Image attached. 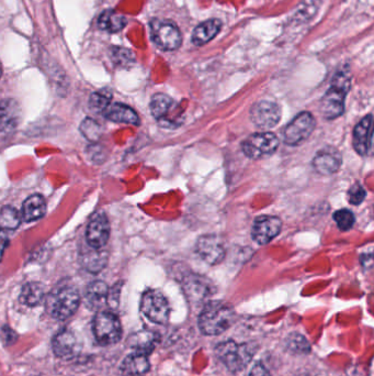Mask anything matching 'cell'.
<instances>
[{
    "label": "cell",
    "mask_w": 374,
    "mask_h": 376,
    "mask_svg": "<svg viewBox=\"0 0 374 376\" xmlns=\"http://www.w3.org/2000/svg\"><path fill=\"white\" fill-rule=\"evenodd\" d=\"M45 297V289L41 283L31 281L23 287L19 301L25 306L35 307L43 302Z\"/></svg>",
    "instance_id": "26"
},
{
    "label": "cell",
    "mask_w": 374,
    "mask_h": 376,
    "mask_svg": "<svg viewBox=\"0 0 374 376\" xmlns=\"http://www.w3.org/2000/svg\"><path fill=\"white\" fill-rule=\"evenodd\" d=\"M282 222L273 216H261L255 220L251 229V237L258 244L269 243L280 234Z\"/></svg>",
    "instance_id": "12"
},
{
    "label": "cell",
    "mask_w": 374,
    "mask_h": 376,
    "mask_svg": "<svg viewBox=\"0 0 374 376\" xmlns=\"http://www.w3.org/2000/svg\"><path fill=\"white\" fill-rule=\"evenodd\" d=\"M107 284L102 281H94L88 285L85 293V301L88 307L92 309H100L107 303L108 297Z\"/></svg>",
    "instance_id": "22"
},
{
    "label": "cell",
    "mask_w": 374,
    "mask_h": 376,
    "mask_svg": "<svg viewBox=\"0 0 374 376\" xmlns=\"http://www.w3.org/2000/svg\"><path fill=\"white\" fill-rule=\"evenodd\" d=\"M251 117L257 127L261 129H270L280 121V107L275 102L269 100H261L256 102L251 107Z\"/></svg>",
    "instance_id": "11"
},
{
    "label": "cell",
    "mask_w": 374,
    "mask_h": 376,
    "mask_svg": "<svg viewBox=\"0 0 374 376\" xmlns=\"http://www.w3.org/2000/svg\"><path fill=\"white\" fill-rule=\"evenodd\" d=\"M92 332L100 346L118 344L122 338L121 322L113 313H97L92 320Z\"/></svg>",
    "instance_id": "5"
},
{
    "label": "cell",
    "mask_w": 374,
    "mask_h": 376,
    "mask_svg": "<svg viewBox=\"0 0 374 376\" xmlns=\"http://www.w3.org/2000/svg\"><path fill=\"white\" fill-rule=\"evenodd\" d=\"M222 29V23L218 19H211L200 23L192 33V42L196 45H204L216 37Z\"/></svg>",
    "instance_id": "23"
},
{
    "label": "cell",
    "mask_w": 374,
    "mask_h": 376,
    "mask_svg": "<svg viewBox=\"0 0 374 376\" xmlns=\"http://www.w3.org/2000/svg\"><path fill=\"white\" fill-rule=\"evenodd\" d=\"M249 376H270V373L268 372V370L266 369L263 364L258 363L254 366L253 370L249 373Z\"/></svg>",
    "instance_id": "39"
},
{
    "label": "cell",
    "mask_w": 374,
    "mask_h": 376,
    "mask_svg": "<svg viewBox=\"0 0 374 376\" xmlns=\"http://www.w3.org/2000/svg\"><path fill=\"white\" fill-rule=\"evenodd\" d=\"M46 205L41 195H32L27 197L23 205V216L25 222H31L41 219L45 214Z\"/></svg>",
    "instance_id": "24"
},
{
    "label": "cell",
    "mask_w": 374,
    "mask_h": 376,
    "mask_svg": "<svg viewBox=\"0 0 374 376\" xmlns=\"http://www.w3.org/2000/svg\"><path fill=\"white\" fill-rule=\"evenodd\" d=\"M127 18L113 11L102 13L98 18V27L109 33H117L127 25Z\"/></svg>",
    "instance_id": "25"
},
{
    "label": "cell",
    "mask_w": 374,
    "mask_h": 376,
    "mask_svg": "<svg viewBox=\"0 0 374 376\" xmlns=\"http://www.w3.org/2000/svg\"><path fill=\"white\" fill-rule=\"evenodd\" d=\"M141 309L151 322L166 325L168 322L170 308L166 297L158 291H147L142 298Z\"/></svg>",
    "instance_id": "8"
},
{
    "label": "cell",
    "mask_w": 374,
    "mask_h": 376,
    "mask_svg": "<svg viewBox=\"0 0 374 376\" xmlns=\"http://www.w3.org/2000/svg\"><path fill=\"white\" fill-rule=\"evenodd\" d=\"M120 291H121V285L117 284L109 289L108 291L107 304L111 308H117L119 305Z\"/></svg>",
    "instance_id": "37"
},
{
    "label": "cell",
    "mask_w": 374,
    "mask_h": 376,
    "mask_svg": "<svg viewBox=\"0 0 374 376\" xmlns=\"http://www.w3.org/2000/svg\"><path fill=\"white\" fill-rule=\"evenodd\" d=\"M8 245L7 234L4 232L3 229H0V260L3 257L4 252Z\"/></svg>",
    "instance_id": "40"
},
{
    "label": "cell",
    "mask_w": 374,
    "mask_h": 376,
    "mask_svg": "<svg viewBox=\"0 0 374 376\" xmlns=\"http://www.w3.org/2000/svg\"><path fill=\"white\" fill-rule=\"evenodd\" d=\"M366 196H367V193H366L363 187L359 183L352 185L351 188L348 192V200H349L350 204L352 205L361 204Z\"/></svg>",
    "instance_id": "36"
},
{
    "label": "cell",
    "mask_w": 374,
    "mask_h": 376,
    "mask_svg": "<svg viewBox=\"0 0 374 376\" xmlns=\"http://www.w3.org/2000/svg\"><path fill=\"white\" fill-rule=\"evenodd\" d=\"M349 87V73L338 72L335 75L332 87L326 92L320 102V114L325 119H336L344 114V99Z\"/></svg>",
    "instance_id": "3"
},
{
    "label": "cell",
    "mask_w": 374,
    "mask_h": 376,
    "mask_svg": "<svg viewBox=\"0 0 374 376\" xmlns=\"http://www.w3.org/2000/svg\"><path fill=\"white\" fill-rule=\"evenodd\" d=\"M279 147V140L271 133H254L242 143V150L249 159H259L273 155Z\"/></svg>",
    "instance_id": "7"
},
{
    "label": "cell",
    "mask_w": 374,
    "mask_h": 376,
    "mask_svg": "<svg viewBox=\"0 0 374 376\" xmlns=\"http://www.w3.org/2000/svg\"><path fill=\"white\" fill-rule=\"evenodd\" d=\"M235 313L225 303L211 302L204 307L199 316V328L206 336L223 334L233 325Z\"/></svg>",
    "instance_id": "2"
},
{
    "label": "cell",
    "mask_w": 374,
    "mask_h": 376,
    "mask_svg": "<svg viewBox=\"0 0 374 376\" xmlns=\"http://www.w3.org/2000/svg\"><path fill=\"white\" fill-rule=\"evenodd\" d=\"M21 120L20 105L15 99L0 102V131L9 133L19 126Z\"/></svg>",
    "instance_id": "16"
},
{
    "label": "cell",
    "mask_w": 374,
    "mask_h": 376,
    "mask_svg": "<svg viewBox=\"0 0 374 376\" xmlns=\"http://www.w3.org/2000/svg\"><path fill=\"white\" fill-rule=\"evenodd\" d=\"M151 37L157 48L164 51H175L180 48L181 33L173 21L155 19L151 23Z\"/></svg>",
    "instance_id": "6"
},
{
    "label": "cell",
    "mask_w": 374,
    "mask_h": 376,
    "mask_svg": "<svg viewBox=\"0 0 374 376\" xmlns=\"http://www.w3.org/2000/svg\"><path fill=\"white\" fill-rule=\"evenodd\" d=\"M110 236V224L104 214H94L88 224L86 239L92 248H104L107 244Z\"/></svg>",
    "instance_id": "14"
},
{
    "label": "cell",
    "mask_w": 374,
    "mask_h": 376,
    "mask_svg": "<svg viewBox=\"0 0 374 376\" xmlns=\"http://www.w3.org/2000/svg\"><path fill=\"white\" fill-rule=\"evenodd\" d=\"M20 214L13 207L5 206L0 210V229H17L20 226Z\"/></svg>",
    "instance_id": "28"
},
{
    "label": "cell",
    "mask_w": 374,
    "mask_h": 376,
    "mask_svg": "<svg viewBox=\"0 0 374 376\" xmlns=\"http://www.w3.org/2000/svg\"><path fill=\"white\" fill-rule=\"evenodd\" d=\"M196 250L199 257L211 265H218L225 257L223 240L216 234H206L199 238Z\"/></svg>",
    "instance_id": "10"
},
{
    "label": "cell",
    "mask_w": 374,
    "mask_h": 376,
    "mask_svg": "<svg viewBox=\"0 0 374 376\" xmlns=\"http://www.w3.org/2000/svg\"><path fill=\"white\" fill-rule=\"evenodd\" d=\"M187 291L191 296L204 297L208 293V281L206 279H201V277H196L194 279H189L186 283Z\"/></svg>",
    "instance_id": "33"
},
{
    "label": "cell",
    "mask_w": 374,
    "mask_h": 376,
    "mask_svg": "<svg viewBox=\"0 0 374 376\" xmlns=\"http://www.w3.org/2000/svg\"><path fill=\"white\" fill-rule=\"evenodd\" d=\"M156 336L153 332H142L132 334L127 339V344L139 353L149 354L155 348Z\"/></svg>",
    "instance_id": "27"
},
{
    "label": "cell",
    "mask_w": 374,
    "mask_h": 376,
    "mask_svg": "<svg viewBox=\"0 0 374 376\" xmlns=\"http://www.w3.org/2000/svg\"><path fill=\"white\" fill-rule=\"evenodd\" d=\"M372 123V116L368 115L354 128V147L360 155H367L371 149Z\"/></svg>",
    "instance_id": "18"
},
{
    "label": "cell",
    "mask_w": 374,
    "mask_h": 376,
    "mask_svg": "<svg viewBox=\"0 0 374 376\" xmlns=\"http://www.w3.org/2000/svg\"><path fill=\"white\" fill-rule=\"evenodd\" d=\"M151 364L147 354L134 352L127 356L120 366L122 376H143L149 371Z\"/></svg>",
    "instance_id": "20"
},
{
    "label": "cell",
    "mask_w": 374,
    "mask_h": 376,
    "mask_svg": "<svg viewBox=\"0 0 374 376\" xmlns=\"http://www.w3.org/2000/svg\"><path fill=\"white\" fill-rule=\"evenodd\" d=\"M112 92L109 90H101L92 94L89 107L94 112H104L111 104Z\"/></svg>",
    "instance_id": "30"
},
{
    "label": "cell",
    "mask_w": 374,
    "mask_h": 376,
    "mask_svg": "<svg viewBox=\"0 0 374 376\" xmlns=\"http://www.w3.org/2000/svg\"><path fill=\"white\" fill-rule=\"evenodd\" d=\"M80 303L78 289L74 285L61 283L47 294L45 308L56 320H66L77 312Z\"/></svg>",
    "instance_id": "1"
},
{
    "label": "cell",
    "mask_w": 374,
    "mask_h": 376,
    "mask_svg": "<svg viewBox=\"0 0 374 376\" xmlns=\"http://www.w3.org/2000/svg\"><path fill=\"white\" fill-rule=\"evenodd\" d=\"M320 6V0H302V3L297 7V18H300L301 20L306 21L318 11Z\"/></svg>",
    "instance_id": "32"
},
{
    "label": "cell",
    "mask_w": 374,
    "mask_h": 376,
    "mask_svg": "<svg viewBox=\"0 0 374 376\" xmlns=\"http://www.w3.org/2000/svg\"><path fill=\"white\" fill-rule=\"evenodd\" d=\"M313 166L320 174H335L342 166V154L335 147H325L313 159Z\"/></svg>",
    "instance_id": "15"
},
{
    "label": "cell",
    "mask_w": 374,
    "mask_h": 376,
    "mask_svg": "<svg viewBox=\"0 0 374 376\" xmlns=\"http://www.w3.org/2000/svg\"><path fill=\"white\" fill-rule=\"evenodd\" d=\"M80 130L82 135L90 142L97 143L101 139L102 128L96 120L92 119V118H86L80 123Z\"/></svg>",
    "instance_id": "29"
},
{
    "label": "cell",
    "mask_w": 374,
    "mask_h": 376,
    "mask_svg": "<svg viewBox=\"0 0 374 376\" xmlns=\"http://www.w3.org/2000/svg\"><path fill=\"white\" fill-rule=\"evenodd\" d=\"M287 349L290 351L294 352V353H308L311 350L310 344H308V340L305 339L304 336H301L299 334H291L287 338Z\"/></svg>",
    "instance_id": "31"
},
{
    "label": "cell",
    "mask_w": 374,
    "mask_h": 376,
    "mask_svg": "<svg viewBox=\"0 0 374 376\" xmlns=\"http://www.w3.org/2000/svg\"><path fill=\"white\" fill-rule=\"evenodd\" d=\"M334 219L342 231H348L354 224V216L350 210H340L335 212Z\"/></svg>",
    "instance_id": "34"
},
{
    "label": "cell",
    "mask_w": 374,
    "mask_h": 376,
    "mask_svg": "<svg viewBox=\"0 0 374 376\" xmlns=\"http://www.w3.org/2000/svg\"><path fill=\"white\" fill-rule=\"evenodd\" d=\"M52 348L57 358L72 359L80 353L82 344L72 330L64 329L53 338Z\"/></svg>",
    "instance_id": "13"
},
{
    "label": "cell",
    "mask_w": 374,
    "mask_h": 376,
    "mask_svg": "<svg viewBox=\"0 0 374 376\" xmlns=\"http://www.w3.org/2000/svg\"><path fill=\"white\" fill-rule=\"evenodd\" d=\"M216 356L226 369L239 372L245 369L254 356L251 344H237L234 341L220 342L216 346Z\"/></svg>",
    "instance_id": "4"
},
{
    "label": "cell",
    "mask_w": 374,
    "mask_h": 376,
    "mask_svg": "<svg viewBox=\"0 0 374 376\" xmlns=\"http://www.w3.org/2000/svg\"><path fill=\"white\" fill-rule=\"evenodd\" d=\"M1 75H3V66H1V63H0V78H1Z\"/></svg>",
    "instance_id": "41"
},
{
    "label": "cell",
    "mask_w": 374,
    "mask_h": 376,
    "mask_svg": "<svg viewBox=\"0 0 374 376\" xmlns=\"http://www.w3.org/2000/svg\"><path fill=\"white\" fill-rule=\"evenodd\" d=\"M108 253L102 248H88L80 252V263L90 273H99L107 265Z\"/></svg>",
    "instance_id": "19"
},
{
    "label": "cell",
    "mask_w": 374,
    "mask_h": 376,
    "mask_svg": "<svg viewBox=\"0 0 374 376\" xmlns=\"http://www.w3.org/2000/svg\"><path fill=\"white\" fill-rule=\"evenodd\" d=\"M112 60L119 66L127 68L134 63L135 58H134L133 53L127 49L113 48L112 49Z\"/></svg>",
    "instance_id": "35"
},
{
    "label": "cell",
    "mask_w": 374,
    "mask_h": 376,
    "mask_svg": "<svg viewBox=\"0 0 374 376\" xmlns=\"http://www.w3.org/2000/svg\"><path fill=\"white\" fill-rule=\"evenodd\" d=\"M102 114L113 122L133 126L139 125V118L137 112L124 104L118 102V104L110 105Z\"/></svg>",
    "instance_id": "21"
},
{
    "label": "cell",
    "mask_w": 374,
    "mask_h": 376,
    "mask_svg": "<svg viewBox=\"0 0 374 376\" xmlns=\"http://www.w3.org/2000/svg\"><path fill=\"white\" fill-rule=\"evenodd\" d=\"M314 117L310 112H301L283 131V140L287 145H299L308 139L315 129Z\"/></svg>",
    "instance_id": "9"
},
{
    "label": "cell",
    "mask_w": 374,
    "mask_h": 376,
    "mask_svg": "<svg viewBox=\"0 0 374 376\" xmlns=\"http://www.w3.org/2000/svg\"><path fill=\"white\" fill-rule=\"evenodd\" d=\"M1 338H3L6 344H13L17 341L18 334L13 332V329L9 328L8 326H4L1 328Z\"/></svg>",
    "instance_id": "38"
},
{
    "label": "cell",
    "mask_w": 374,
    "mask_h": 376,
    "mask_svg": "<svg viewBox=\"0 0 374 376\" xmlns=\"http://www.w3.org/2000/svg\"><path fill=\"white\" fill-rule=\"evenodd\" d=\"M174 100L171 99L169 96L156 94L151 98L149 108H151V116L158 120L161 126L173 127V126H176L170 115L171 109H174Z\"/></svg>",
    "instance_id": "17"
}]
</instances>
